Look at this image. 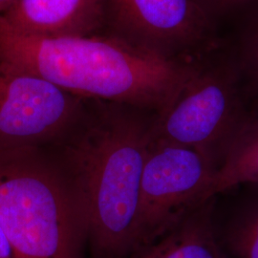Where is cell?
<instances>
[{
    "label": "cell",
    "instance_id": "10",
    "mask_svg": "<svg viewBox=\"0 0 258 258\" xmlns=\"http://www.w3.org/2000/svg\"><path fill=\"white\" fill-rule=\"evenodd\" d=\"M244 184H258V102L247 109L212 179L209 196Z\"/></svg>",
    "mask_w": 258,
    "mask_h": 258
},
{
    "label": "cell",
    "instance_id": "4",
    "mask_svg": "<svg viewBox=\"0 0 258 258\" xmlns=\"http://www.w3.org/2000/svg\"><path fill=\"white\" fill-rule=\"evenodd\" d=\"M237 61H207L165 109L154 114L152 138L189 148L216 170L247 112Z\"/></svg>",
    "mask_w": 258,
    "mask_h": 258
},
{
    "label": "cell",
    "instance_id": "9",
    "mask_svg": "<svg viewBox=\"0 0 258 258\" xmlns=\"http://www.w3.org/2000/svg\"><path fill=\"white\" fill-rule=\"evenodd\" d=\"M214 199L194 208L170 231L129 258H228L213 220Z\"/></svg>",
    "mask_w": 258,
    "mask_h": 258
},
{
    "label": "cell",
    "instance_id": "14",
    "mask_svg": "<svg viewBox=\"0 0 258 258\" xmlns=\"http://www.w3.org/2000/svg\"><path fill=\"white\" fill-rule=\"evenodd\" d=\"M0 258H14L8 238L0 224Z\"/></svg>",
    "mask_w": 258,
    "mask_h": 258
},
{
    "label": "cell",
    "instance_id": "6",
    "mask_svg": "<svg viewBox=\"0 0 258 258\" xmlns=\"http://www.w3.org/2000/svg\"><path fill=\"white\" fill-rule=\"evenodd\" d=\"M214 174L212 165L196 151L151 136L141 181L135 252L211 199Z\"/></svg>",
    "mask_w": 258,
    "mask_h": 258
},
{
    "label": "cell",
    "instance_id": "1",
    "mask_svg": "<svg viewBox=\"0 0 258 258\" xmlns=\"http://www.w3.org/2000/svg\"><path fill=\"white\" fill-rule=\"evenodd\" d=\"M0 56L80 99L154 114L175 98L199 61L167 59L103 35L30 36L1 17Z\"/></svg>",
    "mask_w": 258,
    "mask_h": 258
},
{
    "label": "cell",
    "instance_id": "12",
    "mask_svg": "<svg viewBox=\"0 0 258 258\" xmlns=\"http://www.w3.org/2000/svg\"><path fill=\"white\" fill-rule=\"evenodd\" d=\"M237 62L242 76H248L249 80L258 86V20L249 29L242 42Z\"/></svg>",
    "mask_w": 258,
    "mask_h": 258
},
{
    "label": "cell",
    "instance_id": "7",
    "mask_svg": "<svg viewBox=\"0 0 258 258\" xmlns=\"http://www.w3.org/2000/svg\"><path fill=\"white\" fill-rule=\"evenodd\" d=\"M83 101L0 56V151L55 137L80 119Z\"/></svg>",
    "mask_w": 258,
    "mask_h": 258
},
{
    "label": "cell",
    "instance_id": "11",
    "mask_svg": "<svg viewBox=\"0 0 258 258\" xmlns=\"http://www.w3.org/2000/svg\"><path fill=\"white\" fill-rule=\"evenodd\" d=\"M219 241L228 258H258V194L234 213Z\"/></svg>",
    "mask_w": 258,
    "mask_h": 258
},
{
    "label": "cell",
    "instance_id": "5",
    "mask_svg": "<svg viewBox=\"0 0 258 258\" xmlns=\"http://www.w3.org/2000/svg\"><path fill=\"white\" fill-rule=\"evenodd\" d=\"M103 36L164 58L194 62L212 50L215 12L206 0H102Z\"/></svg>",
    "mask_w": 258,
    "mask_h": 258
},
{
    "label": "cell",
    "instance_id": "3",
    "mask_svg": "<svg viewBox=\"0 0 258 258\" xmlns=\"http://www.w3.org/2000/svg\"><path fill=\"white\" fill-rule=\"evenodd\" d=\"M0 224L14 258H79L74 197L34 147L0 151Z\"/></svg>",
    "mask_w": 258,
    "mask_h": 258
},
{
    "label": "cell",
    "instance_id": "8",
    "mask_svg": "<svg viewBox=\"0 0 258 258\" xmlns=\"http://www.w3.org/2000/svg\"><path fill=\"white\" fill-rule=\"evenodd\" d=\"M1 18L36 37H92L104 28L102 0H17Z\"/></svg>",
    "mask_w": 258,
    "mask_h": 258
},
{
    "label": "cell",
    "instance_id": "15",
    "mask_svg": "<svg viewBox=\"0 0 258 258\" xmlns=\"http://www.w3.org/2000/svg\"><path fill=\"white\" fill-rule=\"evenodd\" d=\"M16 2L17 0H0V17L4 16Z\"/></svg>",
    "mask_w": 258,
    "mask_h": 258
},
{
    "label": "cell",
    "instance_id": "13",
    "mask_svg": "<svg viewBox=\"0 0 258 258\" xmlns=\"http://www.w3.org/2000/svg\"><path fill=\"white\" fill-rule=\"evenodd\" d=\"M215 14L220 11H228L243 6L254 0H206Z\"/></svg>",
    "mask_w": 258,
    "mask_h": 258
},
{
    "label": "cell",
    "instance_id": "2",
    "mask_svg": "<svg viewBox=\"0 0 258 258\" xmlns=\"http://www.w3.org/2000/svg\"><path fill=\"white\" fill-rule=\"evenodd\" d=\"M142 111H103L69 148L75 203L102 257L129 258L136 250L141 181L153 120L139 115Z\"/></svg>",
    "mask_w": 258,
    "mask_h": 258
}]
</instances>
